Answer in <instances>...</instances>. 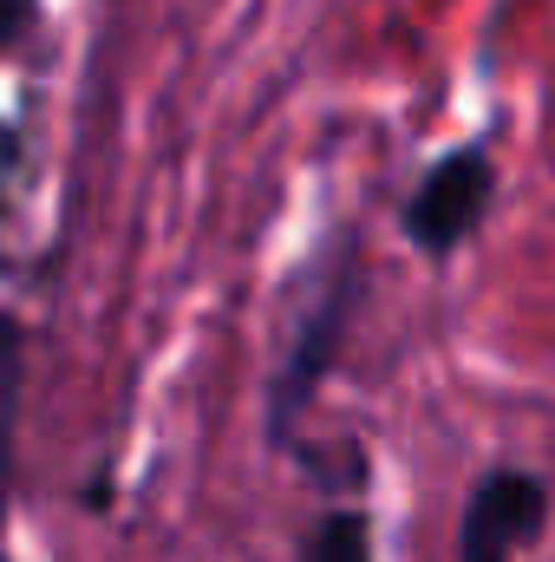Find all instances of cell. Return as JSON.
Listing matches in <instances>:
<instances>
[{
	"instance_id": "6da1fadb",
	"label": "cell",
	"mask_w": 555,
	"mask_h": 562,
	"mask_svg": "<svg viewBox=\"0 0 555 562\" xmlns=\"http://www.w3.org/2000/svg\"><path fill=\"white\" fill-rule=\"evenodd\" d=\"M490 190H497L490 150H484V144H457L451 157H438V164L418 177L412 203H406V236H412L424 256H451V249L484 223Z\"/></svg>"
},
{
	"instance_id": "7a4b0ae2",
	"label": "cell",
	"mask_w": 555,
	"mask_h": 562,
	"mask_svg": "<svg viewBox=\"0 0 555 562\" xmlns=\"http://www.w3.org/2000/svg\"><path fill=\"white\" fill-rule=\"evenodd\" d=\"M550 524V484L536 471H484L464 497L457 562H517Z\"/></svg>"
},
{
	"instance_id": "3957f363",
	"label": "cell",
	"mask_w": 555,
	"mask_h": 562,
	"mask_svg": "<svg viewBox=\"0 0 555 562\" xmlns=\"http://www.w3.org/2000/svg\"><path fill=\"white\" fill-rule=\"evenodd\" d=\"M340 321H347V281L320 294V307H314L307 334L294 340V353H287V367H281L275 393H269V425H275V438H287L294 419H301V406L314 400V386H320V373H327V353H333Z\"/></svg>"
},
{
	"instance_id": "277c9868",
	"label": "cell",
	"mask_w": 555,
	"mask_h": 562,
	"mask_svg": "<svg viewBox=\"0 0 555 562\" xmlns=\"http://www.w3.org/2000/svg\"><path fill=\"white\" fill-rule=\"evenodd\" d=\"M301 562H373V524L360 510H327L307 543H301Z\"/></svg>"
},
{
	"instance_id": "5b68a950",
	"label": "cell",
	"mask_w": 555,
	"mask_h": 562,
	"mask_svg": "<svg viewBox=\"0 0 555 562\" xmlns=\"http://www.w3.org/2000/svg\"><path fill=\"white\" fill-rule=\"evenodd\" d=\"M20 13H26V0H13V26H20Z\"/></svg>"
}]
</instances>
